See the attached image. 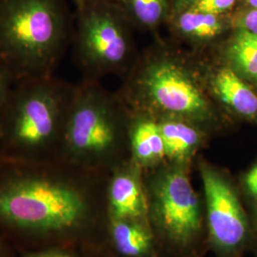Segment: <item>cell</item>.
<instances>
[{"instance_id":"6da1fadb","label":"cell","mask_w":257,"mask_h":257,"mask_svg":"<svg viewBox=\"0 0 257 257\" xmlns=\"http://www.w3.org/2000/svg\"><path fill=\"white\" fill-rule=\"evenodd\" d=\"M68 33L65 0L0 2V62L17 83L54 75Z\"/></svg>"},{"instance_id":"7a4b0ae2","label":"cell","mask_w":257,"mask_h":257,"mask_svg":"<svg viewBox=\"0 0 257 257\" xmlns=\"http://www.w3.org/2000/svg\"><path fill=\"white\" fill-rule=\"evenodd\" d=\"M74 92L54 75L17 83L0 112V138L27 154L61 144Z\"/></svg>"},{"instance_id":"3957f363","label":"cell","mask_w":257,"mask_h":257,"mask_svg":"<svg viewBox=\"0 0 257 257\" xmlns=\"http://www.w3.org/2000/svg\"><path fill=\"white\" fill-rule=\"evenodd\" d=\"M82 196L63 177L13 171L0 179V217L29 230H63L82 218Z\"/></svg>"},{"instance_id":"277c9868","label":"cell","mask_w":257,"mask_h":257,"mask_svg":"<svg viewBox=\"0 0 257 257\" xmlns=\"http://www.w3.org/2000/svg\"><path fill=\"white\" fill-rule=\"evenodd\" d=\"M121 120L115 103L98 87L74 89L61 145L74 159L102 160L118 145Z\"/></svg>"},{"instance_id":"5b68a950","label":"cell","mask_w":257,"mask_h":257,"mask_svg":"<svg viewBox=\"0 0 257 257\" xmlns=\"http://www.w3.org/2000/svg\"><path fill=\"white\" fill-rule=\"evenodd\" d=\"M126 13L118 3L91 1L77 7L76 51L96 74L118 70L128 54Z\"/></svg>"},{"instance_id":"8992f818","label":"cell","mask_w":257,"mask_h":257,"mask_svg":"<svg viewBox=\"0 0 257 257\" xmlns=\"http://www.w3.org/2000/svg\"><path fill=\"white\" fill-rule=\"evenodd\" d=\"M154 213L158 228L176 246L186 247L200 234V201L183 170H169L157 178Z\"/></svg>"},{"instance_id":"52a82bcc","label":"cell","mask_w":257,"mask_h":257,"mask_svg":"<svg viewBox=\"0 0 257 257\" xmlns=\"http://www.w3.org/2000/svg\"><path fill=\"white\" fill-rule=\"evenodd\" d=\"M211 241L223 255L237 257L250 234L247 212L230 181L211 167H201Z\"/></svg>"},{"instance_id":"ba28073f","label":"cell","mask_w":257,"mask_h":257,"mask_svg":"<svg viewBox=\"0 0 257 257\" xmlns=\"http://www.w3.org/2000/svg\"><path fill=\"white\" fill-rule=\"evenodd\" d=\"M149 99L161 110L193 120L206 119L210 104L183 68L172 61H159L149 67L143 77Z\"/></svg>"},{"instance_id":"9c48e42d","label":"cell","mask_w":257,"mask_h":257,"mask_svg":"<svg viewBox=\"0 0 257 257\" xmlns=\"http://www.w3.org/2000/svg\"><path fill=\"white\" fill-rule=\"evenodd\" d=\"M110 208L115 219L137 221L146 213V198L137 175L118 171L109 187Z\"/></svg>"},{"instance_id":"30bf717a","label":"cell","mask_w":257,"mask_h":257,"mask_svg":"<svg viewBox=\"0 0 257 257\" xmlns=\"http://www.w3.org/2000/svg\"><path fill=\"white\" fill-rule=\"evenodd\" d=\"M212 87L222 101L239 114L252 117L257 113V94L234 70L222 68L212 79Z\"/></svg>"},{"instance_id":"8fae6325","label":"cell","mask_w":257,"mask_h":257,"mask_svg":"<svg viewBox=\"0 0 257 257\" xmlns=\"http://www.w3.org/2000/svg\"><path fill=\"white\" fill-rule=\"evenodd\" d=\"M163 138L166 156L183 161L194 152L200 143L199 133L182 121H165L159 124Z\"/></svg>"},{"instance_id":"7c38bea8","label":"cell","mask_w":257,"mask_h":257,"mask_svg":"<svg viewBox=\"0 0 257 257\" xmlns=\"http://www.w3.org/2000/svg\"><path fill=\"white\" fill-rule=\"evenodd\" d=\"M111 236L116 249L126 257L144 256L152 246L151 233L137 221L115 219Z\"/></svg>"},{"instance_id":"4fadbf2b","label":"cell","mask_w":257,"mask_h":257,"mask_svg":"<svg viewBox=\"0 0 257 257\" xmlns=\"http://www.w3.org/2000/svg\"><path fill=\"white\" fill-rule=\"evenodd\" d=\"M134 155L143 164H153L166 156L165 147L159 125L152 121L138 124L131 137Z\"/></svg>"},{"instance_id":"5bb4252c","label":"cell","mask_w":257,"mask_h":257,"mask_svg":"<svg viewBox=\"0 0 257 257\" xmlns=\"http://www.w3.org/2000/svg\"><path fill=\"white\" fill-rule=\"evenodd\" d=\"M177 29L187 37L195 39H211L224 30L222 16H216L183 6L175 19Z\"/></svg>"},{"instance_id":"9a60e30c","label":"cell","mask_w":257,"mask_h":257,"mask_svg":"<svg viewBox=\"0 0 257 257\" xmlns=\"http://www.w3.org/2000/svg\"><path fill=\"white\" fill-rule=\"evenodd\" d=\"M228 54L234 69L257 82V37L240 29L232 38Z\"/></svg>"},{"instance_id":"2e32d148","label":"cell","mask_w":257,"mask_h":257,"mask_svg":"<svg viewBox=\"0 0 257 257\" xmlns=\"http://www.w3.org/2000/svg\"><path fill=\"white\" fill-rule=\"evenodd\" d=\"M126 15L145 27H156L167 18L171 0H121Z\"/></svg>"},{"instance_id":"e0dca14e","label":"cell","mask_w":257,"mask_h":257,"mask_svg":"<svg viewBox=\"0 0 257 257\" xmlns=\"http://www.w3.org/2000/svg\"><path fill=\"white\" fill-rule=\"evenodd\" d=\"M235 2L236 0H191L185 6H190L204 13L223 16L234 6Z\"/></svg>"},{"instance_id":"ac0fdd59","label":"cell","mask_w":257,"mask_h":257,"mask_svg":"<svg viewBox=\"0 0 257 257\" xmlns=\"http://www.w3.org/2000/svg\"><path fill=\"white\" fill-rule=\"evenodd\" d=\"M14 83H17L14 76L10 73L9 70L0 62V112L15 87Z\"/></svg>"},{"instance_id":"d6986e66","label":"cell","mask_w":257,"mask_h":257,"mask_svg":"<svg viewBox=\"0 0 257 257\" xmlns=\"http://www.w3.org/2000/svg\"><path fill=\"white\" fill-rule=\"evenodd\" d=\"M243 183L246 194L251 200V205H253L257 216V164L252 166L246 173Z\"/></svg>"},{"instance_id":"ffe728a7","label":"cell","mask_w":257,"mask_h":257,"mask_svg":"<svg viewBox=\"0 0 257 257\" xmlns=\"http://www.w3.org/2000/svg\"><path fill=\"white\" fill-rule=\"evenodd\" d=\"M240 29L257 37V8L250 10L243 17Z\"/></svg>"},{"instance_id":"44dd1931","label":"cell","mask_w":257,"mask_h":257,"mask_svg":"<svg viewBox=\"0 0 257 257\" xmlns=\"http://www.w3.org/2000/svg\"><path fill=\"white\" fill-rule=\"evenodd\" d=\"M74 1L76 7L91 1H101V2H110V3H118V4L121 3V0H74Z\"/></svg>"},{"instance_id":"7402d4cb","label":"cell","mask_w":257,"mask_h":257,"mask_svg":"<svg viewBox=\"0 0 257 257\" xmlns=\"http://www.w3.org/2000/svg\"><path fill=\"white\" fill-rule=\"evenodd\" d=\"M29 257H72L64 253H56V252H47V253H40Z\"/></svg>"},{"instance_id":"603a6c76","label":"cell","mask_w":257,"mask_h":257,"mask_svg":"<svg viewBox=\"0 0 257 257\" xmlns=\"http://www.w3.org/2000/svg\"><path fill=\"white\" fill-rule=\"evenodd\" d=\"M248 4L251 9H256L257 0H248Z\"/></svg>"},{"instance_id":"cb8c5ba5","label":"cell","mask_w":257,"mask_h":257,"mask_svg":"<svg viewBox=\"0 0 257 257\" xmlns=\"http://www.w3.org/2000/svg\"><path fill=\"white\" fill-rule=\"evenodd\" d=\"M183 1L184 3H187V4H189V2L191 1V0H182Z\"/></svg>"},{"instance_id":"d4e9b609","label":"cell","mask_w":257,"mask_h":257,"mask_svg":"<svg viewBox=\"0 0 257 257\" xmlns=\"http://www.w3.org/2000/svg\"><path fill=\"white\" fill-rule=\"evenodd\" d=\"M256 221H257V216H256Z\"/></svg>"},{"instance_id":"484cf974","label":"cell","mask_w":257,"mask_h":257,"mask_svg":"<svg viewBox=\"0 0 257 257\" xmlns=\"http://www.w3.org/2000/svg\"><path fill=\"white\" fill-rule=\"evenodd\" d=\"M0 2H1V0H0Z\"/></svg>"}]
</instances>
